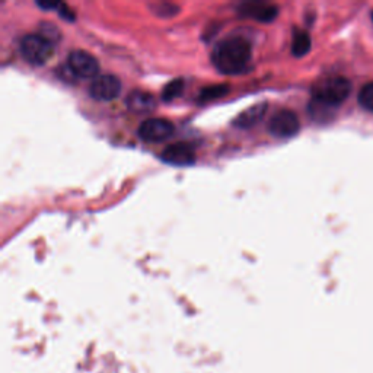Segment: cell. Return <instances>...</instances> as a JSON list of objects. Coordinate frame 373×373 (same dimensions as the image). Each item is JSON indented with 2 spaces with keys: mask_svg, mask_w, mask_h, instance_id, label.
I'll list each match as a JSON object with an SVG mask.
<instances>
[{
  "mask_svg": "<svg viewBox=\"0 0 373 373\" xmlns=\"http://www.w3.org/2000/svg\"><path fill=\"white\" fill-rule=\"evenodd\" d=\"M252 56V48L244 37H229L216 44L212 52L215 68L224 75H236L245 70Z\"/></svg>",
  "mask_w": 373,
  "mask_h": 373,
  "instance_id": "1",
  "label": "cell"
},
{
  "mask_svg": "<svg viewBox=\"0 0 373 373\" xmlns=\"http://www.w3.org/2000/svg\"><path fill=\"white\" fill-rule=\"evenodd\" d=\"M54 44H52L40 34H28L20 43V52L22 57L34 66H43L52 59L54 53Z\"/></svg>",
  "mask_w": 373,
  "mask_h": 373,
  "instance_id": "3",
  "label": "cell"
},
{
  "mask_svg": "<svg viewBox=\"0 0 373 373\" xmlns=\"http://www.w3.org/2000/svg\"><path fill=\"white\" fill-rule=\"evenodd\" d=\"M229 91V86L226 85H213V86H207L201 91L200 93V100L201 101H213L220 98V96L226 95V92Z\"/></svg>",
  "mask_w": 373,
  "mask_h": 373,
  "instance_id": "14",
  "label": "cell"
},
{
  "mask_svg": "<svg viewBox=\"0 0 373 373\" xmlns=\"http://www.w3.org/2000/svg\"><path fill=\"white\" fill-rule=\"evenodd\" d=\"M184 88H185V84L183 79L171 80V82L164 88V91H162V100H164L165 102H171L176 98H180L181 93L184 92Z\"/></svg>",
  "mask_w": 373,
  "mask_h": 373,
  "instance_id": "13",
  "label": "cell"
},
{
  "mask_svg": "<svg viewBox=\"0 0 373 373\" xmlns=\"http://www.w3.org/2000/svg\"><path fill=\"white\" fill-rule=\"evenodd\" d=\"M175 132V127L169 120L165 119H149L144 120L137 130V135L142 140L148 143H160L169 139Z\"/></svg>",
  "mask_w": 373,
  "mask_h": 373,
  "instance_id": "6",
  "label": "cell"
},
{
  "mask_svg": "<svg viewBox=\"0 0 373 373\" xmlns=\"http://www.w3.org/2000/svg\"><path fill=\"white\" fill-rule=\"evenodd\" d=\"M57 10H59V15L61 16L63 20H66L69 22H73L75 21V13H73V10L66 3H59Z\"/></svg>",
  "mask_w": 373,
  "mask_h": 373,
  "instance_id": "17",
  "label": "cell"
},
{
  "mask_svg": "<svg viewBox=\"0 0 373 373\" xmlns=\"http://www.w3.org/2000/svg\"><path fill=\"white\" fill-rule=\"evenodd\" d=\"M268 130L274 137L289 139L299 133L300 123L294 111L280 109L271 117L268 123Z\"/></svg>",
  "mask_w": 373,
  "mask_h": 373,
  "instance_id": "5",
  "label": "cell"
},
{
  "mask_svg": "<svg viewBox=\"0 0 373 373\" xmlns=\"http://www.w3.org/2000/svg\"><path fill=\"white\" fill-rule=\"evenodd\" d=\"M121 92L120 79L114 75L96 76L89 85V95L96 101H112Z\"/></svg>",
  "mask_w": 373,
  "mask_h": 373,
  "instance_id": "7",
  "label": "cell"
},
{
  "mask_svg": "<svg viewBox=\"0 0 373 373\" xmlns=\"http://www.w3.org/2000/svg\"><path fill=\"white\" fill-rule=\"evenodd\" d=\"M160 159L169 165L190 167L196 162V152L187 143H172L162 152Z\"/></svg>",
  "mask_w": 373,
  "mask_h": 373,
  "instance_id": "8",
  "label": "cell"
},
{
  "mask_svg": "<svg viewBox=\"0 0 373 373\" xmlns=\"http://www.w3.org/2000/svg\"><path fill=\"white\" fill-rule=\"evenodd\" d=\"M311 37L307 36V32L302 29H295V36L294 41H291V53H294L295 57H303L311 50Z\"/></svg>",
  "mask_w": 373,
  "mask_h": 373,
  "instance_id": "12",
  "label": "cell"
},
{
  "mask_svg": "<svg viewBox=\"0 0 373 373\" xmlns=\"http://www.w3.org/2000/svg\"><path fill=\"white\" fill-rule=\"evenodd\" d=\"M351 92V84L343 76H334L323 79L312 88V101L335 108L342 105Z\"/></svg>",
  "mask_w": 373,
  "mask_h": 373,
  "instance_id": "2",
  "label": "cell"
},
{
  "mask_svg": "<svg viewBox=\"0 0 373 373\" xmlns=\"http://www.w3.org/2000/svg\"><path fill=\"white\" fill-rule=\"evenodd\" d=\"M125 105L130 111L136 112V114H144V112H149L155 108L156 101L148 92L133 91L132 93H128L125 98Z\"/></svg>",
  "mask_w": 373,
  "mask_h": 373,
  "instance_id": "11",
  "label": "cell"
},
{
  "mask_svg": "<svg viewBox=\"0 0 373 373\" xmlns=\"http://www.w3.org/2000/svg\"><path fill=\"white\" fill-rule=\"evenodd\" d=\"M37 5H38L41 9H44V10H48V9H57V6H59V3H56V2H37Z\"/></svg>",
  "mask_w": 373,
  "mask_h": 373,
  "instance_id": "18",
  "label": "cell"
},
{
  "mask_svg": "<svg viewBox=\"0 0 373 373\" xmlns=\"http://www.w3.org/2000/svg\"><path fill=\"white\" fill-rule=\"evenodd\" d=\"M372 18H373V15H372Z\"/></svg>",
  "mask_w": 373,
  "mask_h": 373,
  "instance_id": "19",
  "label": "cell"
},
{
  "mask_svg": "<svg viewBox=\"0 0 373 373\" xmlns=\"http://www.w3.org/2000/svg\"><path fill=\"white\" fill-rule=\"evenodd\" d=\"M239 13L242 16H247V18L257 20L259 22H271L279 15V9L274 5H268L264 2H248L241 5Z\"/></svg>",
  "mask_w": 373,
  "mask_h": 373,
  "instance_id": "9",
  "label": "cell"
},
{
  "mask_svg": "<svg viewBox=\"0 0 373 373\" xmlns=\"http://www.w3.org/2000/svg\"><path fill=\"white\" fill-rule=\"evenodd\" d=\"M267 108H268V105L266 102L255 104V105L250 107L248 109L242 111L241 114L234 120V125L236 128H242V130L254 127L257 123L263 120V117L266 116V112H267Z\"/></svg>",
  "mask_w": 373,
  "mask_h": 373,
  "instance_id": "10",
  "label": "cell"
},
{
  "mask_svg": "<svg viewBox=\"0 0 373 373\" xmlns=\"http://www.w3.org/2000/svg\"><path fill=\"white\" fill-rule=\"evenodd\" d=\"M359 104L369 111H373V82L366 84L359 92Z\"/></svg>",
  "mask_w": 373,
  "mask_h": 373,
  "instance_id": "15",
  "label": "cell"
},
{
  "mask_svg": "<svg viewBox=\"0 0 373 373\" xmlns=\"http://www.w3.org/2000/svg\"><path fill=\"white\" fill-rule=\"evenodd\" d=\"M68 69L75 77L95 79L100 72V63L88 52L73 50L68 56Z\"/></svg>",
  "mask_w": 373,
  "mask_h": 373,
  "instance_id": "4",
  "label": "cell"
},
{
  "mask_svg": "<svg viewBox=\"0 0 373 373\" xmlns=\"http://www.w3.org/2000/svg\"><path fill=\"white\" fill-rule=\"evenodd\" d=\"M40 36L44 37L45 40L50 41L52 44L57 43L59 38H60V31L50 22H44L41 26H40Z\"/></svg>",
  "mask_w": 373,
  "mask_h": 373,
  "instance_id": "16",
  "label": "cell"
}]
</instances>
